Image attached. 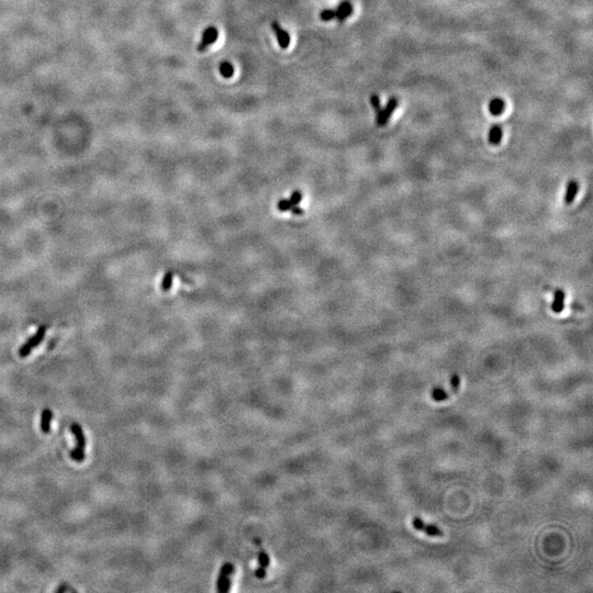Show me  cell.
<instances>
[{
    "mask_svg": "<svg viewBox=\"0 0 593 593\" xmlns=\"http://www.w3.org/2000/svg\"><path fill=\"white\" fill-rule=\"evenodd\" d=\"M234 571V566L231 563L222 565L219 577L216 580V591L228 592L231 588V575Z\"/></svg>",
    "mask_w": 593,
    "mask_h": 593,
    "instance_id": "7a4b0ae2",
    "label": "cell"
},
{
    "mask_svg": "<svg viewBox=\"0 0 593 593\" xmlns=\"http://www.w3.org/2000/svg\"><path fill=\"white\" fill-rule=\"evenodd\" d=\"M431 396H432V399L434 401L441 402V401L447 400L450 396H452V393L450 391H445V390L442 388H434L432 390Z\"/></svg>",
    "mask_w": 593,
    "mask_h": 593,
    "instance_id": "5bb4252c",
    "label": "cell"
},
{
    "mask_svg": "<svg viewBox=\"0 0 593 593\" xmlns=\"http://www.w3.org/2000/svg\"><path fill=\"white\" fill-rule=\"evenodd\" d=\"M412 525L416 529L421 530V532H423V533L430 535V536H434V537H443L444 536V532L441 528H439L438 526H435V525L426 524L424 521H422L419 518L413 519Z\"/></svg>",
    "mask_w": 593,
    "mask_h": 593,
    "instance_id": "5b68a950",
    "label": "cell"
},
{
    "mask_svg": "<svg viewBox=\"0 0 593 593\" xmlns=\"http://www.w3.org/2000/svg\"><path fill=\"white\" fill-rule=\"evenodd\" d=\"M269 563H270V559H269L268 554H267L266 551H265V550L261 549L260 552H259V564H260V567L267 568V567L269 566Z\"/></svg>",
    "mask_w": 593,
    "mask_h": 593,
    "instance_id": "e0dca14e",
    "label": "cell"
},
{
    "mask_svg": "<svg viewBox=\"0 0 593 593\" xmlns=\"http://www.w3.org/2000/svg\"><path fill=\"white\" fill-rule=\"evenodd\" d=\"M255 576L257 577V578L264 579L265 576H266V568H263V567L257 568V570L255 571Z\"/></svg>",
    "mask_w": 593,
    "mask_h": 593,
    "instance_id": "603a6c76",
    "label": "cell"
},
{
    "mask_svg": "<svg viewBox=\"0 0 593 593\" xmlns=\"http://www.w3.org/2000/svg\"><path fill=\"white\" fill-rule=\"evenodd\" d=\"M220 74L224 78H231L234 75V67L230 62H222L220 64Z\"/></svg>",
    "mask_w": 593,
    "mask_h": 593,
    "instance_id": "9a60e30c",
    "label": "cell"
},
{
    "mask_svg": "<svg viewBox=\"0 0 593 593\" xmlns=\"http://www.w3.org/2000/svg\"><path fill=\"white\" fill-rule=\"evenodd\" d=\"M271 28H272V31H274V33L277 36V41H278V44H279L280 48L284 49V50L288 49V46L290 45L289 33H288L285 29L282 28V26L279 25L278 21H272Z\"/></svg>",
    "mask_w": 593,
    "mask_h": 593,
    "instance_id": "8992f818",
    "label": "cell"
},
{
    "mask_svg": "<svg viewBox=\"0 0 593 593\" xmlns=\"http://www.w3.org/2000/svg\"><path fill=\"white\" fill-rule=\"evenodd\" d=\"M505 103L501 98H493L489 104V111L492 115H500L503 113Z\"/></svg>",
    "mask_w": 593,
    "mask_h": 593,
    "instance_id": "7c38bea8",
    "label": "cell"
},
{
    "mask_svg": "<svg viewBox=\"0 0 593 593\" xmlns=\"http://www.w3.org/2000/svg\"><path fill=\"white\" fill-rule=\"evenodd\" d=\"M218 37H219V31L215 27H208L205 29L204 33H202L201 41L197 46L198 52H205L211 46L213 43L216 42Z\"/></svg>",
    "mask_w": 593,
    "mask_h": 593,
    "instance_id": "3957f363",
    "label": "cell"
},
{
    "mask_svg": "<svg viewBox=\"0 0 593 593\" xmlns=\"http://www.w3.org/2000/svg\"><path fill=\"white\" fill-rule=\"evenodd\" d=\"M502 129L499 124H495L489 132V142L492 145H499L502 140Z\"/></svg>",
    "mask_w": 593,
    "mask_h": 593,
    "instance_id": "4fadbf2b",
    "label": "cell"
},
{
    "mask_svg": "<svg viewBox=\"0 0 593 593\" xmlns=\"http://www.w3.org/2000/svg\"><path fill=\"white\" fill-rule=\"evenodd\" d=\"M69 456H71V458H72L73 460H75V462L82 463V462H84L85 458H86V452H85V450H83V449H80V448L75 447L74 449L71 450V452H69Z\"/></svg>",
    "mask_w": 593,
    "mask_h": 593,
    "instance_id": "2e32d148",
    "label": "cell"
},
{
    "mask_svg": "<svg viewBox=\"0 0 593 593\" xmlns=\"http://www.w3.org/2000/svg\"><path fill=\"white\" fill-rule=\"evenodd\" d=\"M565 298H566V293L564 290L557 289L555 291V293H554V301L551 303L552 312H555V313H560V312L564 310Z\"/></svg>",
    "mask_w": 593,
    "mask_h": 593,
    "instance_id": "ba28073f",
    "label": "cell"
},
{
    "mask_svg": "<svg viewBox=\"0 0 593 593\" xmlns=\"http://www.w3.org/2000/svg\"><path fill=\"white\" fill-rule=\"evenodd\" d=\"M320 18H321L322 21H330V20H333V19L335 18V10H332V9L323 10V11L321 12V14H320Z\"/></svg>",
    "mask_w": 593,
    "mask_h": 593,
    "instance_id": "d6986e66",
    "label": "cell"
},
{
    "mask_svg": "<svg viewBox=\"0 0 593 593\" xmlns=\"http://www.w3.org/2000/svg\"><path fill=\"white\" fill-rule=\"evenodd\" d=\"M171 283H173V274H171V272H167L165 277L163 278L162 286H161L162 290H164V291L169 290V288L171 287Z\"/></svg>",
    "mask_w": 593,
    "mask_h": 593,
    "instance_id": "ac0fdd59",
    "label": "cell"
},
{
    "mask_svg": "<svg viewBox=\"0 0 593 593\" xmlns=\"http://www.w3.org/2000/svg\"><path fill=\"white\" fill-rule=\"evenodd\" d=\"M291 206H292V204L290 201L282 200V201H279L278 209L280 210V211H286V210H289L291 208Z\"/></svg>",
    "mask_w": 593,
    "mask_h": 593,
    "instance_id": "44dd1931",
    "label": "cell"
},
{
    "mask_svg": "<svg viewBox=\"0 0 593 593\" xmlns=\"http://www.w3.org/2000/svg\"><path fill=\"white\" fill-rule=\"evenodd\" d=\"M352 13H353V6L348 0H345V2L341 3L340 6L338 7V9L335 10V18L338 19L339 22H343L348 17H350Z\"/></svg>",
    "mask_w": 593,
    "mask_h": 593,
    "instance_id": "52a82bcc",
    "label": "cell"
},
{
    "mask_svg": "<svg viewBox=\"0 0 593 593\" xmlns=\"http://www.w3.org/2000/svg\"><path fill=\"white\" fill-rule=\"evenodd\" d=\"M45 332H46V326L45 325H41L38 326V329L36 331V333L33 335V337H31L25 344H23L20 349H19V356L22 358H26L27 356H29V354L32 352V350L37 346L40 345L41 343L44 340L45 337Z\"/></svg>",
    "mask_w": 593,
    "mask_h": 593,
    "instance_id": "6da1fadb",
    "label": "cell"
},
{
    "mask_svg": "<svg viewBox=\"0 0 593 593\" xmlns=\"http://www.w3.org/2000/svg\"><path fill=\"white\" fill-rule=\"evenodd\" d=\"M397 107H398V99L392 97V98L389 99L388 104L385 108L380 109V111L377 113V124L379 127L386 126L387 122L390 119V116L392 115V113L397 109Z\"/></svg>",
    "mask_w": 593,
    "mask_h": 593,
    "instance_id": "277c9868",
    "label": "cell"
},
{
    "mask_svg": "<svg viewBox=\"0 0 593 593\" xmlns=\"http://www.w3.org/2000/svg\"><path fill=\"white\" fill-rule=\"evenodd\" d=\"M71 431H72L73 435L75 436L76 442H77L76 447L85 450L86 449V438H85V434H84L82 426L78 423H72Z\"/></svg>",
    "mask_w": 593,
    "mask_h": 593,
    "instance_id": "30bf717a",
    "label": "cell"
},
{
    "mask_svg": "<svg viewBox=\"0 0 593 593\" xmlns=\"http://www.w3.org/2000/svg\"><path fill=\"white\" fill-rule=\"evenodd\" d=\"M370 104H371V106H372V108H373V110L376 111V113H378V112L380 111L381 107H380V99H379V97H378L377 95H372V96L370 97Z\"/></svg>",
    "mask_w": 593,
    "mask_h": 593,
    "instance_id": "ffe728a7",
    "label": "cell"
},
{
    "mask_svg": "<svg viewBox=\"0 0 593 593\" xmlns=\"http://www.w3.org/2000/svg\"><path fill=\"white\" fill-rule=\"evenodd\" d=\"M290 201H291L292 206H296L301 201V194L299 192H293Z\"/></svg>",
    "mask_w": 593,
    "mask_h": 593,
    "instance_id": "7402d4cb",
    "label": "cell"
},
{
    "mask_svg": "<svg viewBox=\"0 0 593 593\" xmlns=\"http://www.w3.org/2000/svg\"><path fill=\"white\" fill-rule=\"evenodd\" d=\"M52 421H53V412L49 409L43 410L41 416V430L43 433L46 434L51 432Z\"/></svg>",
    "mask_w": 593,
    "mask_h": 593,
    "instance_id": "8fae6325",
    "label": "cell"
},
{
    "mask_svg": "<svg viewBox=\"0 0 593 593\" xmlns=\"http://www.w3.org/2000/svg\"><path fill=\"white\" fill-rule=\"evenodd\" d=\"M579 191V184L577 183L576 181H570L567 185V188H566V192H565V197H564V201L566 205H570L574 202L577 193Z\"/></svg>",
    "mask_w": 593,
    "mask_h": 593,
    "instance_id": "9c48e42d",
    "label": "cell"
}]
</instances>
